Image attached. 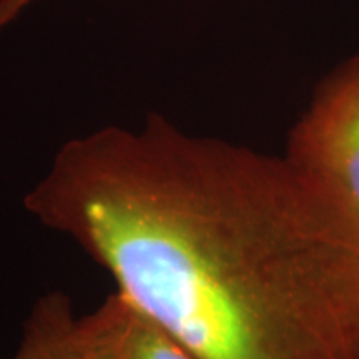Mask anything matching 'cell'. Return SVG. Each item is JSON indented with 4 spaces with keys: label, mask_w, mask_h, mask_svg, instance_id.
<instances>
[{
    "label": "cell",
    "mask_w": 359,
    "mask_h": 359,
    "mask_svg": "<svg viewBox=\"0 0 359 359\" xmlns=\"http://www.w3.org/2000/svg\"><path fill=\"white\" fill-rule=\"evenodd\" d=\"M24 208L198 359H359V224L283 155L151 114L65 142Z\"/></svg>",
    "instance_id": "6da1fadb"
},
{
    "label": "cell",
    "mask_w": 359,
    "mask_h": 359,
    "mask_svg": "<svg viewBox=\"0 0 359 359\" xmlns=\"http://www.w3.org/2000/svg\"><path fill=\"white\" fill-rule=\"evenodd\" d=\"M283 156L359 224V55L321 80Z\"/></svg>",
    "instance_id": "7a4b0ae2"
},
{
    "label": "cell",
    "mask_w": 359,
    "mask_h": 359,
    "mask_svg": "<svg viewBox=\"0 0 359 359\" xmlns=\"http://www.w3.org/2000/svg\"><path fill=\"white\" fill-rule=\"evenodd\" d=\"M79 359H198L118 291L75 320Z\"/></svg>",
    "instance_id": "3957f363"
},
{
    "label": "cell",
    "mask_w": 359,
    "mask_h": 359,
    "mask_svg": "<svg viewBox=\"0 0 359 359\" xmlns=\"http://www.w3.org/2000/svg\"><path fill=\"white\" fill-rule=\"evenodd\" d=\"M74 309L60 291L37 299L22 330V339L11 359H79L74 344Z\"/></svg>",
    "instance_id": "277c9868"
},
{
    "label": "cell",
    "mask_w": 359,
    "mask_h": 359,
    "mask_svg": "<svg viewBox=\"0 0 359 359\" xmlns=\"http://www.w3.org/2000/svg\"><path fill=\"white\" fill-rule=\"evenodd\" d=\"M32 2L34 0H0V30L19 17L20 12Z\"/></svg>",
    "instance_id": "5b68a950"
}]
</instances>
